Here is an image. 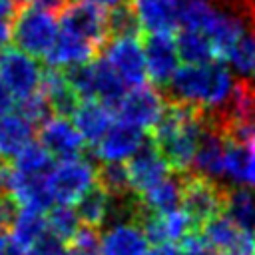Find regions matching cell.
<instances>
[{"mask_svg": "<svg viewBox=\"0 0 255 255\" xmlns=\"http://www.w3.org/2000/svg\"><path fill=\"white\" fill-rule=\"evenodd\" d=\"M12 167L28 175H50L54 169V155L42 143H28L14 159Z\"/></svg>", "mask_w": 255, "mask_h": 255, "instance_id": "cell-31", "label": "cell"}, {"mask_svg": "<svg viewBox=\"0 0 255 255\" xmlns=\"http://www.w3.org/2000/svg\"><path fill=\"white\" fill-rule=\"evenodd\" d=\"M18 112L24 118H28L34 126L36 124L42 126L52 116L54 110H52V104L48 102V98L44 96V92L38 90L36 94H32V96H28V98H24V100L18 102Z\"/></svg>", "mask_w": 255, "mask_h": 255, "instance_id": "cell-35", "label": "cell"}, {"mask_svg": "<svg viewBox=\"0 0 255 255\" xmlns=\"http://www.w3.org/2000/svg\"><path fill=\"white\" fill-rule=\"evenodd\" d=\"M20 4H22V0H0V18L14 20L18 10L22 8Z\"/></svg>", "mask_w": 255, "mask_h": 255, "instance_id": "cell-38", "label": "cell"}, {"mask_svg": "<svg viewBox=\"0 0 255 255\" xmlns=\"http://www.w3.org/2000/svg\"><path fill=\"white\" fill-rule=\"evenodd\" d=\"M50 231L48 225V215H44V211H36V209H26L20 207L8 233H10V243L20 245V247H30L34 249L38 245V241Z\"/></svg>", "mask_w": 255, "mask_h": 255, "instance_id": "cell-25", "label": "cell"}, {"mask_svg": "<svg viewBox=\"0 0 255 255\" xmlns=\"http://www.w3.org/2000/svg\"><path fill=\"white\" fill-rule=\"evenodd\" d=\"M201 129L203 110L167 100V108L161 120L153 126L149 139L157 145L173 171L187 173L193 169Z\"/></svg>", "mask_w": 255, "mask_h": 255, "instance_id": "cell-1", "label": "cell"}, {"mask_svg": "<svg viewBox=\"0 0 255 255\" xmlns=\"http://www.w3.org/2000/svg\"><path fill=\"white\" fill-rule=\"evenodd\" d=\"M34 253L36 255H70V249L64 239H60L52 231H48L34 247Z\"/></svg>", "mask_w": 255, "mask_h": 255, "instance_id": "cell-36", "label": "cell"}, {"mask_svg": "<svg viewBox=\"0 0 255 255\" xmlns=\"http://www.w3.org/2000/svg\"><path fill=\"white\" fill-rule=\"evenodd\" d=\"M114 116L116 110L110 104H104L100 100H80L78 108L72 114V122L82 133V137L88 143L96 145L112 128Z\"/></svg>", "mask_w": 255, "mask_h": 255, "instance_id": "cell-20", "label": "cell"}, {"mask_svg": "<svg viewBox=\"0 0 255 255\" xmlns=\"http://www.w3.org/2000/svg\"><path fill=\"white\" fill-rule=\"evenodd\" d=\"M104 56L131 88L145 84L147 66L143 42L137 36H114L104 46Z\"/></svg>", "mask_w": 255, "mask_h": 255, "instance_id": "cell-11", "label": "cell"}, {"mask_svg": "<svg viewBox=\"0 0 255 255\" xmlns=\"http://www.w3.org/2000/svg\"><path fill=\"white\" fill-rule=\"evenodd\" d=\"M98 185L112 199H122L133 193L128 165L124 161H102V165L98 167Z\"/></svg>", "mask_w": 255, "mask_h": 255, "instance_id": "cell-30", "label": "cell"}, {"mask_svg": "<svg viewBox=\"0 0 255 255\" xmlns=\"http://www.w3.org/2000/svg\"><path fill=\"white\" fill-rule=\"evenodd\" d=\"M126 165H128L131 189L137 195L151 189L153 185H157L159 181H163L165 177H169L173 173L171 165L167 163V159L161 155V151L157 149V145L151 139H147L139 147V151L129 157V161Z\"/></svg>", "mask_w": 255, "mask_h": 255, "instance_id": "cell-12", "label": "cell"}, {"mask_svg": "<svg viewBox=\"0 0 255 255\" xmlns=\"http://www.w3.org/2000/svg\"><path fill=\"white\" fill-rule=\"evenodd\" d=\"M145 141L141 128L118 120L94 145V153L100 161H126L135 155Z\"/></svg>", "mask_w": 255, "mask_h": 255, "instance_id": "cell-16", "label": "cell"}, {"mask_svg": "<svg viewBox=\"0 0 255 255\" xmlns=\"http://www.w3.org/2000/svg\"><path fill=\"white\" fill-rule=\"evenodd\" d=\"M225 195L227 187L225 183H219L217 179L187 171L185 183H183V209L191 217L197 231L213 219L215 215L225 211Z\"/></svg>", "mask_w": 255, "mask_h": 255, "instance_id": "cell-5", "label": "cell"}, {"mask_svg": "<svg viewBox=\"0 0 255 255\" xmlns=\"http://www.w3.org/2000/svg\"><path fill=\"white\" fill-rule=\"evenodd\" d=\"M108 22H110V38H114V36H139V32H141L139 18H137L129 0L108 12Z\"/></svg>", "mask_w": 255, "mask_h": 255, "instance_id": "cell-33", "label": "cell"}, {"mask_svg": "<svg viewBox=\"0 0 255 255\" xmlns=\"http://www.w3.org/2000/svg\"><path fill=\"white\" fill-rule=\"evenodd\" d=\"M48 225L56 237H60L68 243L78 233V229L82 227V221H80L78 211L72 205L58 203L48 211Z\"/></svg>", "mask_w": 255, "mask_h": 255, "instance_id": "cell-32", "label": "cell"}, {"mask_svg": "<svg viewBox=\"0 0 255 255\" xmlns=\"http://www.w3.org/2000/svg\"><path fill=\"white\" fill-rule=\"evenodd\" d=\"M183 183H185V173L173 171L169 177H165L163 181H159L151 189L137 195L139 205L151 213L173 211L183 201Z\"/></svg>", "mask_w": 255, "mask_h": 255, "instance_id": "cell-23", "label": "cell"}, {"mask_svg": "<svg viewBox=\"0 0 255 255\" xmlns=\"http://www.w3.org/2000/svg\"><path fill=\"white\" fill-rule=\"evenodd\" d=\"M78 2H88V4L100 6V8H104V10H114V8L122 6V4L128 2V0H78Z\"/></svg>", "mask_w": 255, "mask_h": 255, "instance_id": "cell-44", "label": "cell"}, {"mask_svg": "<svg viewBox=\"0 0 255 255\" xmlns=\"http://www.w3.org/2000/svg\"><path fill=\"white\" fill-rule=\"evenodd\" d=\"M30 4H36V6L56 14V12H62L68 6V0H30Z\"/></svg>", "mask_w": 255, "mask_h": 255, "instance_id": "cell-39", "label": "cell"}, {"mask_svg": "<svg viewBox=\"0 0 255 255\" xmlns=\"http://www.w3.org/2000/svg\"><path fill=\"white\" fill-rule=\"evenodd\" d=\"M98 185V167L86 157L60 159L50 171V189L56 203L74 205Z\"/></svg>", "mask_w": 255, "mask_h": 255, "instance_id": "cell-6", "label": "cell"}, {"mask_svg": "<svg viewBox=\"0 0 255 255\" xmlns=\"http://www.w3.org/2000/svg\"><path fill=\"white\" fill-rule=\"evenodd\" d=\"M179 255H215L201 233H191L179 243Z\"/></svg>", "mask_w": 255, "mask_h": 255, "instance_id": "cell-37", "label": "cell"}, {"mask_svg": "<svg viewBox=\"0 0 255 255\" xmlns=\"http://www.w3.org/2000/svg\"><path fill=\"white\" fill-rule=\"evenodd\" d=\"M147 235L135 221H118L102 235V255H145Z\"/></svg>", "mask_w": 255, "mask_h": 255, "instance_id": "cell-21", "label": "cell"}, {"mask_svg": "<svg viewBox=\"0 0 255 255\" xmlns=\"http://www.w3.org/2000/svg\"><path fill=\"white\" fill-rule=\"evenodd\" d=\"M233 78L229 70L219 62L185 64L177 68L169 84L165 86V98L169 102H181L199 110H223L233 94Z\"/></svg>", "mask_w": 255, "mask_h": 255, "instance_id": "cell-2", "label": "cell"}, {"mask_svg": "<svg viewBox=\"0 0 255 255\" xmlns=\"http://www.w3.org/2000/svg\"><path fill=\"white\" fill-rule=\"evenodd\" d=\"M147 76L157 88H165L179 68V52L173 34H147L143 40Z\"/></svg>", "mask_w": 255, "mask_h": 255, "instance_id": "cell-15", "label": "cell"}, {"mask_svg": "<svg viewBox=\"0 0 255 255\" xmlns=\"http://www.w3.org/2000/svg\"><path fill=\"white\" fill-rule=\"evenodd\" d=\"M60 28L92 42L100 50L110 40L108 10L94 6V4H88V2L68 4L60 12Z\"/></svg>", "mask_w": 255, "mask_h": 255, "instance_id": "cell-10", "label": "cell"}, {"mask_svg": "<svg viewBox=\"0 0 255 255\" xmlns=\"http://www.w3.org/2000/svg\"><path fill=\"white\" fill-rule=\"evenodd\" d=\"M12 106H14V96H12V94L8 92V88L0 82V116L12 112Z\"/></svg>", "mask_w": 255, "mask_h": 255, "instance_id": "cell-40", "label": "cell"}, {"mask_svg": "<svg viewBox=\"0 0 255 255\" xmlns=\"http://www.w3.org/2000/svg\"><path fill=\"white\" fill-rule=\"evenodd\" d=\"M22 2H30V0H22Z\"/></svg>", "mask_w": 255, "mask_h": 255, "instance_id": "cell-48", "label": "cell"}, {"mask_svg": "<svg viewBox=\"0 0 255 255\" xmlns=\"http://www.w3.org/2000/svg\"><path fill=\"white\" fill-rule=\"evenodd\" d=\"M64 72L80 100H100L116 108L118 102L126 96L128 84L118 74V70L108 62L106 56L94 58L88 64L74 66Z\"/></svg>", "mask_w": 255, "mask_h": 255, "instance_id": "cell-3", "label": "cell"}, {"mask_svg": "<svg viewBox=\"0 0 255 255\" xmlns=\"http://www.w3.org/2000/svg\"><path fill=\"white\" fill-rule=\"evenodd\" d=\"M145 34H173L179 26V0H129Z\"/></svg>", "mask_w": 255, "mask_h": 255, "instance_id": "cell-19", "label": "cell"}, {"mask_svg": "<svg viewBox=\"0 0 255 255\" xmlns=\"http://www.w3.org/2000/svg\"><path fill=\"white\" fill-rule=\"evenodd\" d=\"M60 34L56 14L36 4H26L18 10L12 24V40L16 48L34 58H46Z\"/></svg>", "mask_w": 255, "mask_h": 255, "instance_id": "cell-4", "label": "cell"}, {"mask_svg": "<svg viewBox=\"0 0 255 255\" xmlns=\"http://www.w3.org/2000/svg\"><path fill=\"white\" fill-rule=\"evenodd\" d=\"M8 245H10V241L6 239L4 231H0V255H8Z\"/></svg>", "mask_w": 255, "mask_h": 255, "instance_id": "cell-47", "label": "cell"}, {"mask_svg": "<svg viewBox=\"0 0 255 255\" xmlns=\"http://www.w3.org/2000/svg\"><path fill=\"white\" fill-rule=\"evenodd\" d=\"M34 141V124L20 112L0 116V161L14 159L28 143Z\"/></svg>", "mask_w": 255, "mask_h": 255, "instance_id": "cell-22", "label": "cell"}, {"mask_svg": "<svg viewBox=\"0 0 255 255\" xmlns=\"http://www.w3.org/2000/svg\"><path fill=\"white\" fill-rule=\"evenodd\" d=\"M141 207V205H139ZM147 235V239L153 245L161 243H181L187 235L199 233L191 221V217L185 213V209H173L165 213H151L141 207L139 221H137Z\"/></svg>", "mask_w": 255, "mask_h": 255, "instance_id": "cell-14", "label": "cell"}, {"mask_svg": "<svg viewBox=\"0 0 255 255\" xmlns=\"http://www.w3.org/2000/svg\"><path fill=\"white\" fill-rule=\"evenodd\" d=\"M40 143L60 159L76 157L82 153L86 139L74 126V122L68 116H50L40 126Z\"/></svg>", "mask_w": 255, "mask_h": 255, "instance_id": "cell-17", "label": "cell"}, {"mask_svg": "<svg viewBox=\"0 0 255 255\" xmlns=\"http://www.w3.org/2000/svg\"><path fill=\"white\" fill-rule=\"evenodd\" d=\"M76 211L80 215L82 225L100 229L112 211V197L100 185H96L76 203Z\"/></svg>", "mask_w": 255, "mask_h": 255, "instance_id": "cell-29", "label": "cell"}, {"mask_svg": "<svg viewBox=\"0 0 255 255\" xmlns=\"http://www.w3.org/2000/svg\"><path fill=\"white\" fill-rule=\"evenodd\" d=\"M6 173H8V169L0 163V197L6 195Z\"/></svg>", "mask_w": 255, "mask_h": 255, "instance_id": "cell-46", "label": "cell"}, {"mask_svg": "<svg viewBox=\"0 0 255 255\" xmlns=\"http://www.w3.org/2000/svg\"><path fill=\"white\" fill-rule=\"evenodd\" d=\"M199 233L215 255H255V233L237 225L225 211L209 219Z\"/></svg>", "mask_w": 255, "mask_h": 255, "instance_id": "cell-9", "label": "cell"}, {"mask_svg": "<svg viewBox=\"0 0 255 255\" xmlns=\"http://www.w3.org/2000/svg\"><path fill=\"white\" fill-rule=\"evenodd\" d=\"M243 183L255 185V147H249V157H247V165H245V179H243Z\"/></svg>", "mask_w": 255, "mask_h": 255, "instance_id": "cell-41", "label": "cell"}, {"mask_svg": "<svg viewBox=\"0 0 255 255\" xmlns=\"http://www.w3.org/2000/svg\"><path fill=\"white\" fill-rule=\"evenodd\" d=\"M12 40V24L6 18H0V52L8 48V42Z\"/></svg>", "mask_w": 255, "mask_h": 255, "instance_id": "cell-42", "label": "cell"}, {"mask_svg": "<svg viewBox=\"0 0 255 255\" xmlns=\"http://www.w3.org/2000/svg\"><path fill=\"white\" fill-rule=\"evenodd\" d=\"M145 255H179V247H175L173 243H161L149 249Z\"/></svg>", "mask_w": 255, "mask_h": 255, "instance_id": "cell-43", "label": "cell"}, {"mask_svg": "<svg viewBox=\"0 0 255 255\" xmlns=\"http://www.w3.org/2000/svg\"><path fill=\"white\" fill-rule=\"evenodd\" d=\"M165 108H167V98H163L161 92L155 90L153 86L141 84L126 92V96L118 102L114 110L118 120L137 126L141 129H153V126L161 120Z\"/></svg>", "mask_w": 255, "mask_h": 255, "instance_id": "cell-8", "label": "cell"}, {"mask_svg": "<svg viewBox=\"0 0 255 255\" xmlns=\"http://www.w3.org/2000/svg\"><path fill=\"white\" fill-rule=\"evenodd\" d=\"M40 90L44 92V96L52 104L54 114H58V116H72L80 104V96L72 88L64 70H56V68L44 70Z\"/></svg>", "mask_w": 255, "mask_h": 255, "instance_id": "cell-24", "label": "cell"}, {"mask_svg": "<svg viewBox=\"0 0 255 255\" xmlns=\"http://www.w3.org/2000/svg\"><path fill=\"white\" fill-rule=\"evenodd\" d=\"M44 70L38 58L20 48H4L0 52V82L8 88L14 100H24L36 94L42 86Z\"/></svg>", "mask_w": 255, "mask_h": 255, "instance_id": "cell-7", "label": "cell"}, {"mask_svg": "<svg viewBox=\"0 0 255 255\" xmlns=\"http://www.w3.org/2000/svg\"><path fill=\"white\" fill-rule=\"evenodd\" d=\"M8 255H36V253H34V249H30V247H20V245L10 243V245H8Z\"/></svg>", "mask_w": 255, "mask_h": 255, "instance_id": "cell-45", "label": "cell"}, {"mask_svg": "<svg viewBox=\"0 0 255 255\" xmlns=\"http://www.w3.org/2000/svg\"><path fill=\"white\" fill-rule=\"evenodd\" d=\"M225 213L243 229L255 233V193L247 185L227 187Z\"/></svg>", "mask_w": 255, "mask_h": 255, "instance_id": "cell-28", "label": "cell"}, {"mask_svg": "<svg viewBox=\"0 0 255 255\" xmlns=\"http://www.w3.org/2000/svg\"><path fill=\"white\" fill-rule=\"evenodd\" d=\"M6 195H10L18 207L44 213L56 203L50 189V175H28L14 167H10L6 173Z\"/></svg>", "mask_w": 255, "mask_h": 255, "instance_id": "cell-13", "label": "cell"}, {"mask_svg": "<svg viewBox=\"0 0 255 255\" xmlns=\"http://www.w3.org/2000/svg\"><path fill=\"white\" fill-rule=\"evenodd\" d=\"M70 255H102V235L100 229L82 225L78 233L68 241Z\"/></svg>", "mask_w": 255, "mask_h": 255, "instance_id": "cell-34", "label": "cell"}, {"mask_svg": "<svg viewBox=\"0 0 255 255\" xmlns=\"http://www.w3.org/2000/svg\"><path fill=\"white\" fill-rule=\"evenodd\" d=\"M175 42H177L179 58L185 64H205V62L217 60L215 46H213L211 38L205 36L203 32L189 30V28H179V32L175 36Z\"/></svg>", "mask_w": 255, "mask_h": 255, "instance_id": "cell-26", "label": "cell"}, {"mask_svg": "<svg viewBox=\"0 0 255 255\" xmlns=\"http://www.w3.org/2000/svg\"><path fill=\"white\" fill-rule=\"evenodd\" d=\"M100 48L94 46L92 42L68 32L60 28V34L52 46V50L48 52V56L44 58L48 68H56V70H70L74 66H82L92 62L98 56Z\"/></svg>", "mask_w": 255, "mask_h": 255, "instance_id": "cell-18", "label": "cell"}, {"mask_svg": "<svg viewBox=\"0 0 255 255\" xmlns=\"http://www.w3.org/2000/svg\"><path fill=\"white\" fill-rule=\"evenodd\" d=\"M221 60L241 76L255 80V26H249L243 34H239Z\"/></svg>", "mask_w": 255, "mask_h": 255, "instance_id": "cell-27", "label": "cell"}]
</instances>
